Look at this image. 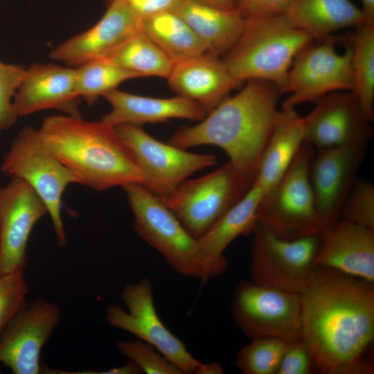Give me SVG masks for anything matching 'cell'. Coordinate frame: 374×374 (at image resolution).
Instances as JSON below:
<instances>
[{"label": "cell", "instance_id": "obj_34", "mask_svg": "<svg viewBox=\"0 0 374 374\" xmlns=\"http://www.w3.org/2000/svg\"><path fill=\"white\" fill-rule=\"evenodd\" d=\"M344 218L374 230V186L368 181L355 183L341 211Z\"/></svg>", "mask_w": 374, "mask_h": 374}, {"label": "cell", "instance_id": "obj_30", "mask_svg": "<svg viewBox=\"0 0 374 374\" xmlns=\"http://www.w3.org/2000/svg\"><path fill=\"white\" fill-rule=\"evenodd\" d=\"M138 77L107 59L93 60L75 68V92L92 105L100 96L117 89L123 82Z\"/></svg>", "mask_w": 374, "mask_h": 374}, {"label": "cell", "instance_id": "obj_2", "mask_svg": "<svg viewBox=\"0 0 374 374\" xmlns=\"http://www.w3.org/2000/svg\"><path fill=\"white\" fill-rule=\"evenodd\" d=\"M282 93L271 82L247 80L239 92L226 98L197 125L177 130L168 143L184 150L205 145L219 147L252 185L278 116Z\"/></svg>", "mask_w": 374, "mask_h": 374}, {"label": "cell", "instance_id": "obj_38", "mask_svg": "<svg viewBox=\"0 0 374 374\" xmlns=\"http://www.w3.org/2000/svg\"><path fill=\"white\" fill-rule=\"evenodd\" d=\"M109 0V1H110ZM141 19L174 11L182 0H123ZM107 1V2H109Z\"/></svg>", "mask_w": 374, "mask_h": 374}, {"label": "cell", "instance_id": "obj_15", "mask_svg": "<svg viewBox=\"0 0 374 374\" xmlns=\"http://www.w3.org/2000/svg\"><path fill=\"white\" fill-rule=\"evenodd\" d=\"M303 117L304 143L315 150L350 145L366 144L373 130L352 91L328 93L315 102Z\"/></svg>", "mask_w": 374, "mask_h": 374}, {"label": "cell", "instance_id": "obj_17", "mask_svg": "<svg viewBox=\"0 0 374 374\" xmlns=\"http://www.w3.org/2000/svg\"><path fill=\"white\" fill-rule=\"evenodd\" d=\"M46 214L42 200L24 180L12 177L0 187V274L25 269L28 238Z\"/></svg>", "mask_w": 374, "mask_h": 374}, {"label": "cell", "instance_id": "obj_31", "mask_svg": "<svg viewBox=\"0 0 374 374\" xmlns=\"http://www.w3.org/2000/svg\"><path fill=\"white\" fill-rule=\"evenodd\" d=\"M287 343L276 337L251 339L237 353L235 364L244 374H276Z\"/></svg>", "mask_w": 374, "mask_h": 374}, {"label": "cell", "instance_id": "obj_4", "mask_svg": "<svg viewBox=\"0 0 374 374\" xmlns=\"http://www.w3.org/2000/svg\"><path fill=\"white\" fill-rule=\"evenodd\" d=\"M314 41L292 26L283 14L247 18L238 39L222 60L238 81L267 80L283 93L295 55Z\"/></svg>", "mask_w": 374, "mask_h": 374}, {"label": "cell", "instance_id": "obj_37", "mask_svg": "<svg viewBox=\"0 0 374 374\" xmlns=\"http://www.w3.org/2000/svg\"><path fill=\"white\" fill-rule=\"evenodd\" d=\"M238 12L244 18L283 14L292 0H235Z\"/></svg>", "mask_w": 374, "mask_h": 374}, {"label": "cell", "instance_id": "obj_42", "mask_svg": "<svg viewBox=\"0 0 374 374\" xmlns=\"http://www.w3.org/2000/svg\"><path fill=\"white\" fill-rule=\"evenodd\" d=\"M109 0H107V2L109 1Z\"/></svg>", "mask_w": 374, "mask_h": 374}, {"label": "cell", "instance_id": "obj_29", "mask_svg": "<svg viewBox=\"0 0 374 374\" xmlns=\"http://www.w3.org/2000/svg\"><path fill=\"white\" fill-rule=\"evenodd\" d=\"M114 64L141 76L167 78L174 62L141 30L108 57Z\"/></svg>", "mask_w": 374, "mask_h": 374}, {"label": "cell", "instance_id": "obj_3", "mask_svg": "<svg viewBox=\"0 0 374 374\" xmlns=\"http://www.w3.org/2000/svg\"><path fill=\"white\" fill-rule=\"evenodd\" d=\"M42 145L78 179L102 191L131 184L146 186L135 158L115 128L81 115H53L36 129Z\"/></svg>", "mask_w": 374, "mask_h": 374}, {"label": "cell", "instance_id": "obj_10", "mask_svg": "<svg viewBox=\"0 0 374 374\" xmlns=\"http://www.w3.org/2000/svg\"><path fill=\"white\" fill-rule=\"evenodd\" d=\"M251 233V280L301 294L316 269L319 234L283 238L258 221Z\"/></svg>", "mask_w": 374, "mask_h": 374}, {"label": "cell", "instance_id": "obj_18", "mask_svg": "<svg viewBox=\"0 0 374 374\" xmlns=\"http://www.w3.org/2000/svg\"><path fill=\"white\" fill-rule=\"evenodd\" d=\"M141 21L123 0H111L96 24L55 46L50 57L75 67L105 59L141 30Z\"/></svg>", "mask_w": 374, "mask_h": 374}, {"label": "cell", "instance_id": "obj_36", "mask_svg": "<svg viewBox=\"0 0 374 374\" xmlns=\"http://www.w3.org/2000/svg\"><path fill=\"white\" fill-rule=\"evenodd\" d=\"M314 368L302 339L288 341L276 374H308Z\"/></svg>", "mask_w": 374, "mask_h": 374}, {"label": "cell", "instance_id": "obj_24", "mask_svg": "<svg viewBox=\"0 0 374 374\" xmlns=\"http://www.w3.org/2000/svg\"><path fill=\"white\" fill-rule=\"evenodd\" d=\"M303 143V117L296 107L282 106L253 182L265 195L279 182Z\"/></svg>", "mask_w": 374, "mask_h": 374}, {"label": "cell", "instance_id": "obj_21", "mask_svg": "<svg viewBox=\"0 0 374 374\" xmlns=\"http://www.w3.org/2000/svg\"><path fill=\"white\" fill-rule=\"evenodd\" d=\"M166 79L172 91L198 103L206 114L243 84L220 56L208 52L174 63Z\"/></svg>", "mask_w": 374, "mask_h": 374}, {"label": "cell", "instance_id": "obj_25", "mask_svg": "<svg viewBox=\"0 0 374 374\" xmlns=\"http://www.w3.org/2000/svg\"><path fill=\"white\" fill-rule=\"evenodd\" d=\"M283 15L292 26L317 41L368 21L362 10L350 0H292Z\"/></svg>", "mask_w": 374, "mask_h": 374}, {"label": "cell", "instance_id": "obj_32", "mask_svg": "<svg viewBox=\"0 0 374 374\" xmlns=\"http://www.w3.org/2000/svg\"><path fill=\"white\" fill-rule=\"evenodd\" d=\"M118 353L133 361L147 374H184L154 346L139 339H121L115 343Z\"/></svg>", "mask_w": 374, "mask_h": 374}, {"label": "cell", "instance_id": "obj_35", "mask_svg": "<svg viewBox=\"0 0 374 374\" xmlns=\"http://www.w3.org/2000/svg\"><path fill=\"white\" fill-rule=\"evenodd\" d=\"M26 69L21 64L0 60V132L10 128L18 119L13 112L12 100Z\"/></svg>", "mask_w": 374, "mask_h": 374}, {"label": "cell", "instance_id": "obj_28", "mask_svg": "<svg viewBox=\"0 0 374 374\" xmlns=\"http://www.w3.org/2000/svg\"><path fill=\"white\" fill-rule=\"evenodd\" d=\"M355 31L342 37L351 48L353 75L352 91L357 97L364 113L374 120V23L365 21Z\"/></svg>", "mask_w": 374, "mask_h": 374}, {"label": "cell", "instance_id": "obj_11", "mask_svg": "<svg viewBox=\"0 0 374 374\" xmlns=\"http://www.w3.org/2000/svg\"><path fill=\"white\" fill-rule=\"evenodd\" d=\"M231 313L238 327L251 339H301L300 294L253 280L242 281L233 293Z\"/></svg>", "mask_w": 374, "mask_h": 374}, {"label": "cell", "instance_id": "obj_39", "mask_svg": "<svg viewBox=\"0 0 374 374\" xmlns=\"http://www.w3.org/2000/svg\"><path fill=\"white\" fill-rule=\"evenodd\" d=\"M78 374H140L143 373L141 369L133 361L128 359L125 364L109 368L106 371H83L77 372Z\"/></svg>", "mask_w": 374, "mask_h": 374}, {"label": "cell", "instance_id": "obj_41", "mask_svg": "<svg viewBox=\"0 0 374 374\" xmlns=\"http://www.w3.org/2000/svg\"><path fill=\"white\" fill-rule=\"evenodd\" d=\"M362 8L368 21L374 23V0H361Z\"/></svg>", "mask_w": 374, "mask_h": 374}, {"label": "cell", "instance_id": "obj_33", "mask_svg": "<svg viewBox=\"0 0 374 374\" xmlns=\"http://www.w3.org/2000/svg\"><path fill=\"white\" fill-rule=\"evenodd\" d=\"M28 292L24 269L0 274V334L27 303Z\"/></svg>", "mask_w": 374, "mask_h": 374}, {"label": "cell", "instance_id": "obj_12", "mask_svg": "<svg viewBox=\"0 0 374 374\" xmlns=\"http://www.w3.org/2000/svg\"><path fill=\"white\" fill-rule=\"evenodd\" d=\"M319 41L308 44L295 55L283 89L289 96L282 106L296 107L334 91L353 90L350 46L346 44L344 53L338 54L335 46L342 37L331 35Z\"/></svg>", "mask_w": 374, "mask_h": 374}, {"label": "cell", "instance_id": "obj_1", "mask_svg": "<svg viewBox=\"0 0 374 374\" xmlns=\"http://www.w3.org/2000/svg\"><path fill=\"white\" fill-rule=\"evenodd\" d=\"M301 339L326 374L367 373L364 356L374 339L373 283L316 267L300 294Z\"/></svg>", "mask_w": 374, "mask_h": 374}, {"label": "cell", "instance_id": "obj_14", "mask_svg": "<svg viewBox=\"0 0 374 374\" xmlns=\"http://www.w3.org/2000/svg\"><path fill=\"white\" fill-rule=\"evenodd\" d=\"M60 319L55 303L44 298L27 302L0 334V365L14 374L41 373L42 350Z\"/></svg>", "mask_w": 374, "mask_h": 374}, {"label": "cell", "instance_id": "obj_6", "mask_svg": "<svg viewBox=\"0 0 374 374\" xmlns=\"http://www.w3.org/2000/svg\"><path fill=\"white\" fill-rule=\"evenodd\" d=\"M123 188L134 214L137 234L180 275L205 279L197 240L162 199L140 184H131Z\"/></svg>", "mask_w": 374, "mask_h": 374}, {"label": "cell", "instance_id": "obj_13", "mask_svg": "<svg viewBox=\"0 0 374 374\" xmlns=\"http://www.w3.org/2000/svg\"><path fill=\"white\" fill-rule=\"evenodd\" d=\"M114 128L133 154L145 179V187L160 198L193 174L217 163L213 154L189 152L168 142L163 143L141 126L122 124Z\"/></svg>", "mask_w": 374, "mask_h": 374}, {"label": "cell", "instance_id": "obj_27", "mask_svg": "<svg viewBox=\"0 0 374 374\" xmlns=\"http://www.w3.org/2000/svg\"><path fill=\"white\" fill-rule=\"evenodd\" d=\"M141 30L174 63L207 52L189 25L174 11L141 19Z\"/></svg>", "mask_w": 374, "mask_h": 374}, {"label": "cell", "instance_id": "obj_16", "mask_svg": "<svg viewBox=\"0 0 374 374\" xmlns=\"http://www.w3.org/2000/svg\"><path fill=\"white\" fill-rule=\"evenodd\" d=\"M366 147V144H357L315 151L309 174L322 231L340 219Z\"/></svg>", "mask_w": 374, "mask_h": 374}, {"label": "cell", "instance_id": "obj_7", "mask_svg": "<svg viewBox=\"0 0 374 374\" xmlns=\"http://www.w3.org/2000/svg\"><path fill=\"white\" fill-rule=\"evenodd\" d=\"M315 151L303 143L283 177L258 206L256 221L283 238L319 235L323 230L309 174Z\"/></svg>", "mask_w": 374, "mask_h": 374}, {"label": "cell", "instance_id": "obj_23", "mask_svg": "<svg viewBox=\"0 0 374 374\" xmlns=\"http://www.w3.org/2000/svg\"><path fill=\"white\" fill-rule=\"evenodd\" d=\"M102 97L109 103L112 109L100 120L114 127L122 124L140 126L145 123L166 122L172 118L199 121L206 115L198 103L180 96L151 98L116 89Z\"/></svg>", "mask_w": 374, "mask_h": 374}, {"label": "cell", "instance_id": "obj_19", "mask_svg": "<svg viewBox=\"0 0 374 374\" xmlns=\"http://www.w3.org/2000/svg\"><path fill=\"white\" fill-rule=\"evenodd\" d=\"M80 100L75 92V68L33 63L26 69L12 109L17 118L46 109L81 115Z\"/></svg>", "mask_w": 374, "mask_h": 374}, {"label": "cell", "instance_id": "obj_9", "mask_svg": "<svg viewBox=\"0 0 374 374\" xmlns=\"http://www.w3.org/2000/svg\"><path fill=\"white\" fill-rule=\"evenodd\" d=\"M251 186L228 161L186 179L161 199L195 239L202 237Z\"/></svg>", "mask_w": 374, "mask_h": 374}, {"label": "cell", "instance_id": "obj_22", "mask_svg": "<svg viewBox=\"0 0 374 374\" xmlns=\"http://www.w3.org/2000/svg\"><path fill=\"white\" fill-rule=\"evenodd\" d=\"M265 195L263 190L253 183L244 197L197 239L205 279L225 271L227 261L224 251L235 238L251 233Z\"/></svg>", "mask_w": 374, "mask_h": 374}, {"label": "cell", "instance_id": "obj_8", "mask_svg": "<svg viewBox=\"0 0 374 374\" xmlns=\"http://www.w3.org/2000/svg\"><path fill=\"white\" fill-rule=\"evenodd\" d=\"M1 170L26 182L45 204L57 244L64 246L66 236L61 216L62 194L75 176L40 142L36 129L25 126L13 139L3 157Z\"/></svg>", "mask_w": 374, "mask_h": 374}, {"label": "cell", "instance_id": "obj_5", "mask_svg": "<svg viewBox=\"0 0 374 374\" xmlns=\"http://www.w3.org/2000/svg\"><path fill=\"white\" fill-rule=\"evenodd\" d=\"M121 297L127 310L116 304H109L105 308V319L111 326L150 344L184 374L224 373L217 362L204 364L195 359L184 343L163 324L155 308L149 278L126 284Z\"/></svg>", "mask_w": 374, "mask_h": 374}, {"label": "cell", "instance_id": "obj_26", "mask_svg": "<svg viewBox=\"0 0 374 374\" xmlns=\"http://www.w3.org/2000/svg\"><path fill=\"white\" fill-rule=\"evenodd\" d=\"M192 28L206 51L221 56L238 39L244 18L238 11L226 10L195 0H182L174 10Z\"/></svg>", "mask_w": 374, "mask_h": 374}, {"label": "cell", "instance_id": "obj_40", "mask_svg": "<svg viewBox=\"0 0 374 374\" xmlns=\"http://www.w3.org/2000/svg\"><path fill=\"white\" fill-rule=\"evenodd\" d=\"M226 10L238 11L235 0H195Z\"/></svg>", "mask_w": 374, "mask_h": 374}, {"label": "cell", "instance_id": "obj_20", "mask_svg": "<svg viewBox=\"0 0 374 374\" xmlns=\"http://www.w3.org/2000/svg\"><path fill=\"white\" fill-rule=\"evenodd\" d=\"M314 265L374 283V230L340 218L319 234Z\"/></svg>", "mask_w": 374, "mask_h": 374}]
</instances>
